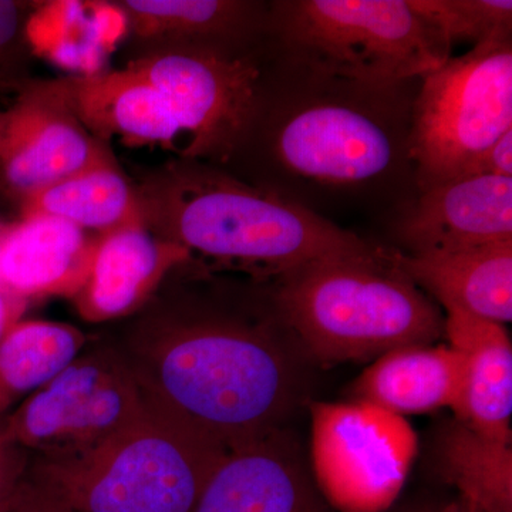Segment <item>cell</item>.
<instances>
[{
  "mask_svg": "<svg viewBox=\"0 0 512 512\" xmlns=\"http://www.w3.org/2000/svg\"><path fill=\"white\" fill-rule=\"evenodd\" d=\"M268 32L285 56L367 83L420 79L451 50L409 0H286L269 8Z\"/></svg>",
  "mask_w": 512,
  "mask_h": 512,
  "instance_id": "cell-6",
  "label": "cell"
},
{
  "mask_svg": "<svg viewBox=\"0 0 512 512\" xmlns=\"http://www.w3.org/2000/svg\"><path fill=\"white\" fill-rule=\"evenodd\" d=\"M512 130L511 37L488 40L420 77L410 154L417 194L466 177Z\"/></svg>",
  "mask_w": 512,
  "mask_h": 512,
  "instance_id": "cell-7",
  "label": "cell"
},
{
  "mask_svg": "<svg viewBox=\"0 0 512 512\" xmlns=\"http://www.w3.org/2000/svg\"><path fill=\"white\" fill-rule=\"evenodd\" d=\"M119 9L138 37L175 43H241L269 23L262 6L232 0H126Z\"/></svg>",
  "mask_w": 512,
  "mask_h": 512,
  "instance_id": "cell-20",
  "label": "cell"
},
{
  "mask_svg": "<svg viewBox=\"0 0 512 512\" xmlns=\"http://www.w3.org/2000/svg\"><path fill=\"white\" fill-rule=\"evenodd\" d=\"M26 302L16 298L15 295L6 291L0 285V340L5 338L6 333L13 325L22 320V313L25 311Z\"/></svg>",
  "mask_w": 512,
  "mask_h": 512,
  "instance_id": "cell-29",
  "label": "cell"
},
{
  "mask_svg": "<svg viewBox=\"0 0 512 512\" xmlns=\"http://www.w3.org/2000/svg\"><path fill=\"white\" fill-rule=\"evenodd\" d=\"M444 336L463 362L456 420L485 437L511 443L512 345L501 323L444 308Z\"/></svg>",
  "mask_w": 512,
  "mask_h": 512,
  "instance_id": "cell-16",
  "label": "cell"
},
{
  "mask_svg": "<svg viewBox=\"0 0 512 512\" xmlns=\"http://www.w3.org/2000/svg\"><path fill=\"white\" fill-rule=\"evenodd\" d=\"M412 8L437 30L451 50L456 43L474 46L511 37V0H409Z\"/></svg>",
  "mask_w": 512,
  "mask_h": 512,
  "instance_id": "cell-24",
  "label": "cell"
},
{
  "mask_svg": "<svg viewBox=\"0 0 512 512\" xmlns=\"http://www.w3.org/2000/svg\"><path fill=\"white\" fill-rule=\"evenodd\" d=\"M463 380V362L448 345H412L377 357L355 384V402L386 412L429 413L456 406Z\"/></svg>",
  "mask_w": 512,
  "mask_h": 512,
  "instance_id": "cell-19",
  "label": "cell"
},
{
  "mask_svg": "<svg viewBox=\"0 0 512 512\" xmlns=\"http://www.w3.org/2000/svg\"><path fill=\"white\" fill-rule=\"evenodd\" d=\"M109 161L55 94H28L0 113V178L22 198Z\"/></svg>",
  "mask_w": 512,
  "mask_h": 512,
  "instance_id": "cell-11",
  "label": "cell"
},
{
  "mask_svg": "<svg viewBox=\"0 0 512 512\" xmlns=\"http://www.w3.org/2000/svg\"><path fill=\"white\" fill-rule=\"evenodd\" d=\"M8 227V225H2L0 224V239H2L3 234H5V229Z\"/></svg>",
  "mask_w": 512,
  "mask_h": 512,
  "instance_id": "cell-32",
  "label": "cell"
},
{
  "mask_svg": "<svg viewBox=\"0 0 512 512\" xmlns=\"http://www.w3.org/2000/svg\"><path fill=\"white\" fill-rule=\"evenodd\" d=\"M410 512H439V510H419V511H410Z\"/></svg>",
  "mask_w": 512,
  "mask_h": 512,
  "instance_id": "cell-33",
  "label": "cell"
},
{
  "mask_svg": "<svg viewBox=\"0 0 512 512\" xmlns=\"http://www.w3.org/2000/svg\"><path fill=\"white\" fill-rule=\"evenodd\" d=\"M192 512H339L288 430L227 451Z\"/></svg>",
  "mask_w": 512,
  "mask_h": 512,
  "instance_id": "cell-12",
  "label": "cell"
},
{
  "mask_svg": "<svg viewBox=\"0 0 512 512\" xmlns=\"http://www.w3.org/2000/svg\"><path fill=\"white\" fill-rule=\"evenodd\" d=\"M227 451L146 403L83 456L35 458L28 478L73 512H192Z\"/></svg>",
  "mask_w": 512,
  "mask_h": 512,
  "instance_id": "cell-5",
  "label": "cell"
},
{
  "mask_svg": "<svg viewBox=\"0 0 512 512\" xmlns=\"http://www.w3.org/2000/svg\"><path fill=\"white\" fill-rule=\"evenodd\" d=\"M56 92L70 113L97 133L127 143L171 146L184 136L170 104L156 87L133 70L86 74Z\"/></svg>",
  "mask_w": 512,
  "mask_h": 512,
  "instance_id": "cell-18",
  "label": "cell"
},
{
  "mask_svg": "<svg viewBox=\"0 0 512 512\" xmlns=\"http://www.w3.org/2000/svg\"><path fill=\"white\" fill-rule=\"evenodd\" d=\"M311 471L339 512H379L402 490L417 437L404 417L372 404L311 406Z\"/></svg>",
  "mask_w": 512,
  "mask_h": 512,
  "instance_id": "cell-10",
  "label": "cell"
},
{
  "mask_svg": "<svg viewBox=\"0 0 512 512\" xmlns=\"http://www.w3.org/2000/svg\"><path fill=\"white\" fill-rule=\"evenodd\" d=\"M467 175H498L512 178V130L498 138L493 146L471 165Z\"/></svg>",
  "mask_w": 512,
  "mask_h": 512,
  "instance_id": "cell-26",
  "label": "cell"
},
{
  "mask_svg": "<svg viewBox=\"0 0 512 512\" xmlns=\"http://www.w3.org/2000/svg\"><path fill=\"white\" fill-rule=\"evenodd\" d=\"M191 256L181 245L151 234L146 224L101 234L82 288L72 298L76 311L92 323L136 315Z\"/></svg>",
  "mask_w": 512,
  "mask_h": 512,
  "instance_id": "cell-14",
  "label": "cell"
},
{
  "mask_svg": "<svg viewBox=\"0 0 512 512\" xmlns=\"http://www.w3.org/2000/svg\"><path fill=\"white\" fill-rule=\"evenodd\" d=\"M392 264L440 302L493 322L512 320V241L450 251H387Z\"/></svg>",
  "mask_w": 512,
  "mask_h": 512,
  "instance_id": "cell-17",
  "label": "cell"
},
{
  "mask_svg": "<svg viewBox=\"0 0 512 512\" xmlns=\"http://www.w3.org/2000/svg\"><path fill=\"white\" fill-rule=\"evenodd\" d=\"M22 20V6L18 2L0 0V53L18 36Z\"/></svg>",
  "mask_w": 512,
  "mask_h": 512,
  "instance_id": "cell-28",
  "label": "cell"
},
{
  "mask_svg": "<svg viewBox=\"0 0 512 512\" xmlns=\"http://www.w3.org/2000/svg\"><path fill=\"white\" fill-rule=\"evenodd\" d=\"M87 345L82 330L52 320H19L0 340V421L45 386Z\"/></svg>",
  "mask_w": 512,
  "mask_h": 512,
  "instance_id": "cell-22",
  "label": "cell"
},
{
  "mask_svg": "<svg viewBox=\"0 0 512 512\" xmlns=\"http://www.w3.org/2000/svg\"><path fill=\"white\" fill-rule=\"evenodd\" d=\"M275 52L242 141L259 144L261 188L323 218L343 205L409 204L417 195L410 133L420 79L359 82Z\"/></svg>",
  "mask_w": 512,
  "mask_h": 512,
  "instance_id": "cell-2",
  "label": "cell"
},
{
  "mask_svg": "<svg viewBox=\"0 0 512 512\" xmlns=\"http://www.w3.org/2000/svg\"><path fill=\"white\" fill-rule=\"evenodd\" d=\"M271 295L302 352L322 365L363 362L444 336L436 303L384 249L298 266L275 279Z\"/></svg>",
  "mask_w": 512,
  "mask_h": 512,
  "instance_id": "cell-3",
  "label": "cell"
},
{
  "mask_svg": "<svg viewBox=\"0 0 512 512\" xmlns=\"http://www.w3.org/2000/svg\"><path fill=\"white\" fill-rule=\"evenodd\" d=\"M99 237L59 218L25 215L0 239V285L26 303L46 296L72 299L86 279Z\"/></svg>",
  "mask_w": 512,
  "mask_h": 512,
  "instance_id": "cell-15",
  "label": "cell"
},
{
  "mask_svg": "<svg viewBox=\"0 0 512 512\" xmlns=\"http://www.w3.org/2000/svg\"><path fill=\"white\" fill-rule=\"evenodd\" d=\"M239 43H175L128 69L163 94L188 138L185 156L227 161L254 119L266 67Z\"/></svg>",
  "mask_w": 512,
  "mask_h": 512,
  "instance_id": "cell-9",
  "label": "cell"
},
{
  "mask_svg": "<svg viewBox=\"0 0 512 512\" xmlns=\"http://www.w3.org/2000/svg\"><path fill=\"white\" fill-rule=\"evenodd\" d=\"M158 220V237L191 255L274 281L312 261L377 249L303 205L205 167L173 177Z\"/></svg>",
  "mask_w": 512,
  "mask_h": 512,
  "instance_id": "cell-4",
  "label": "cell"
},
{
  "mask_svg": "<svg viewBox=\"0 0 512 512\" xmlns=\"http://www.w3.org/2000/svg\"><path fill=\"white\" fill-rule=\"evenodd\" d=\"M144 410L140 387L107 342L84 348L0 421V433L40 460H67L99 447Z\"/></svg>",
  "mask_w": 512,
  "mask_h": 512,
  "instance_id": "cell-8",
  "label": "cell"
},
{
  "mask_svg": "<svg viewBox=\"0 0 512 512\" xmlns=\"http://www.w3.org/2000/svg\"><path fill=\"white\" fill-rule=\"evenodd\" d=\"M109 343L148 406L228 451L285 429L305 396L306 355L276 308L156 293Z\"/></svg>",
  "mask_w": 512,
  "mask_h": 512,
  "instance_id": "cell-1",
  "label": "cell"
},
{
  "mask_svg": "<svg viewBox=\"0 0 512 512\" xmlns=\"http://www.w3.org/2000/svg\"><path fill=\"white\" fill-rule=\"evenodd\" d=\"M5 443H6V441L3 440L2 433H0V447H2L3 444H5Z\"/></svg>",
  "mask_w": 512,
  "mask_h": 512,
  "instance_id": "cell-34",
  "label": "cell"
},
{
  "mask_svg": "<svg viewBox=\"0 0 512 512\" xmlns=\"http://www.w3.org/2000/svg\"><path fill=\"white\" fill-rule=\"evenodd\" d=\"M439 512H478L476 508L471 507L470 504L464 503L463 500L457 503L450 504L446 508H440Z\"/></svg>",
  "mask_w": 512,
  "mask_h": 512,
  "instance_id": "cell-30",
  "label": "cell"
},
{
  "mask_svg": "<svg viewBox=\"0 0 512 512\" xmlns=\"http://www.w3.org/2000/svg\"><path fill=\"white\" fill-rule=\"evenodd\" d=\"M23 200L25 215L59 218L96 235L144 224L140 198L111 161L69 175Z\"/></svg>",
  "mask_w": 512,
  "mask_h": 512,
  "instance_id": "cell-21",
  "label": "cell"
},
{
  "mask_svg": "<svg viewBox=\"0 0 512 512\" xmlns=\"http://www.w3.org/2000/svg\"><path fill=\"white\" fill-rule=\"evenodd\" d=\"M437 466L461 500L478 512H512L511 443L485 437L454 419L437 439Z\"/></svg>",
  "mask_w": 512,
  "mask_h": 512,
  "instance_id": "cell-23",
  "label": "cell"
},
{
  "mask_svg": "<svg viewBox=\"0 0 512 512\" xmlns=\"http://www.w3.org/2000/svg\"><path fill=\"white\" fill-rule=\"evenodd\" d=\"M29 464V453L22 448L8 443L0 447V512L12 510Z\"/></svg>",
  "mask_w": 512,
  "mask_h": 512,
  "instance_id": "cell-25",
  "label": "cell"
},
{
  "mask_svg": "<svg viewBox=\"0 0 512 512\" xmlns=\"http://www.w3.org/2000/svg\"><path fill=\"white\" fill-rule=\"evenodd\" d=\"M394 232L404 254L512 241V178L467 175L434 185L404 205Z\"/></svg>",
  "mask_w": 512,
  "mask_h": 512,
  "instance_id": "cell-13",
  "label": "cell"
},
{
  "mask_svg": "<svg viewBox=\"0 0 512 512\" xmlns=\"http://www.w3.org/2000/svg\"><path fill=\"white\" fill-rule=\"evenodd\" d=\"M20 487H22V485H20ZM9 512H26L25 507H23L22 501H20L19 493L18 497H16L15 504H13L12 510H10Z\"/></svg>",
  "mask_w": 512,
  "mask_h": 512,
  "instance_id": "cell-31",
  "label": "cell"
},
{
  "mask_svg": "<svg viewBox=\"0 0 512 512\" xmlns=\"http://www.w3.org/2000/svg\"><path fill=\"white\" fill-rule=\"evenodd\" d=\"M19 497L26 512H73L55 497L33 484L28 474L20 487Z\"/></svg>",
  "mask_w": 512,
  "mask_h": 512,
  "instance_id": "cell-27",
  "label": "cell"
}]
</instances>
